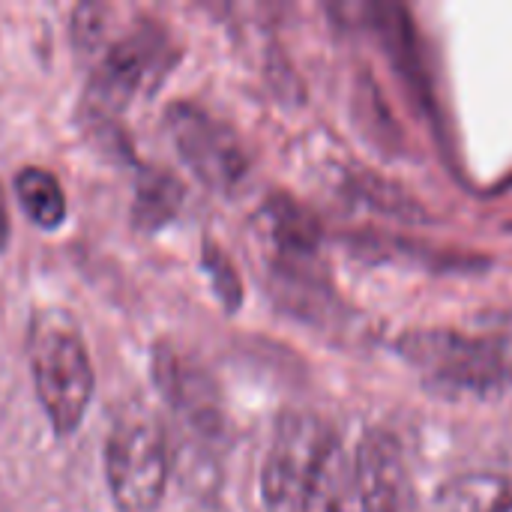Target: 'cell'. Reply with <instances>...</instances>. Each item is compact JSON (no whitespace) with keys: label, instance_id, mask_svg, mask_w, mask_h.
I'll return each instance as SVG.
<instances>
[{"label":"cell","instance_id":"cell-11","mask_svg":"<svg viewBox=\"0 0 512 512\" xmlns=\"http://www.w3.org/2000/svg\"><path fill=\"white\" fill-rule=\"evenodd\" d=\"M15 192L24 213L39 228H57L66 219V192L60 180L39 165H27L15 174Z\"/></svg>","mask_w":512,"mask_h":512},{"label":"cell","instance_id":"cell-6","mask_svg":"<svg viewBox=\"0 0 512 512\" xmlns=\"http://www.w3.org/2000/svg\"><path fill=\"white\" fill-rule=\"evenodd\" d=\"M411 363L444 384L486 387L512 375V345L504 339H471L459 333H411L402 342Z\"/></svg>","mask_w":512,"mask_h":512},{"label":"cell","instance_id":"cell-3","mask_svg":"<svg viewBox=\"0 0 512 512\" xmlns=\"http://www.w3.org/2000/svg\"><path fill=\"white\" fill-rule=\"evenodd\" d=\"M171 474V450L162 423L129 408L108 432L105 444V477L111 498L120 512H156Z\"/></svg>","mask_w":512,"mask_h":512},{"label":"cell","instance_id":"cell-8","mask_svg":"<svg viewBox=\"0 0 512 512\" xmlns=\"http://www.w3.org/2000/svg\"><path fill=\"white\" fill-rule=\"evenodd\" d=\"M360 512H420L402 447L384 429H369L354 456Z\"/></svg>","mask_w":512,"mask_h":512},{"label":"cell","instance_id":"cell-5","mask_svg":"<svg viewBox=\"0 0 512 512\" xmlns=\"http://www.w3.org/2000/svg\"><path fill=\"white\" fill-rule=\"evenodd\" d=\"M165 129L183 156V162L195 171V177L210 189H234L246 174V150L237 132L216 120L195 102H174L165 111Z\"/></svg>","mask_w":512,"mask_h":512},{"label":"cell","instance_id":"cell-4","mask_svg":"<svg viewBox=\"0 0 512 512\" xmlns=\"http://www.w3.org/2000/svg\"><path fill=\"white\" fill-rule=\"evenodd\" d=\"M177 48L171 33L156 21H138L120 39H114L90 78V102L96 117L123 111L141 90H153L171 69Z\"/></svg>","mask_w":512,"mask_h":512},{"label":"cell","instance_id":"cell-1","mask_svg":"<svg viewBox=\"0 0 512 512\" xmlns=\"http://www.w3.org/2000/svg\"><path fill=\"white\" fill-rule=\"evenodd\" d=\"M261 498L267 512H360L354 459L321 417L291 411L270 438Z\"/></svg>","mask_w":512,"mask_h":512},{"label":"cell","instance_id":"cell-9","mask_svg":"<svg viewBox=\"0 0 512 512\" xmlns=\"http://www.w3.org/2000/svg\"><path fill=\"white\" fill-rule=\"evenodd\" d=\"M183 195H186V189L171 171H165L159 165H147L135 183V201H132L135 225L144 231L165 228L180 213Z\"/></svg>","mask_w":512,"mask_h":512},{"label":"cell","instance_id":"cell-13","mask_svg":"<svg viewBox=\"0 0 512 512\" xmlns=\"http://www.w3.org/2000/svg\"><path fill=\"white\" fill-rule=\"evenodd\" d=\"M6 240H9V207H6V195L0 186V252L6 249Z\"/></svg>","mask_w":512,"mask_h":512},{"label":"cell","instance_id":"cell-12","mask_svg":"<svg viewBox=\"0 0 512 512\" xmlns=\"http://www.w3.org/2000/svg\"><path fill=\"white\" fill-rule=\"evenodd\" d=\"M204 270L213 279V291L219 294V300L225 303V309H237L243 303V282L234 270V261L228 258V252L207 240L204 243Z\"/></svg>","mask_w":512,"mask_h":512},{"label":"cell","instance_id":"cell-7","mask_svg":"<svg viewBox=\"0 0 512 512\" xmlns=\"http://www.w3.org/2000/svg\"><path fill=\"white\" fill-rule=\"evenodd\" d=\"M153 378L162 399L174 408L189 432H195L207 444H216L225 435L216 384L198 360L162 342L153 354Z\"/></svg>","mask_w":512,"mask_h":512},{"label":"cell","instance_id":"cell-2","mask_svg":"<svg viewBox=\"0 0 512 512\" xmlns=\"http://www.w3.org/2000/svg\"><path fill=\"white\" fill-rule=\"evenodd\" d=\"M27 354L45 417L57 435H72L93 399V363L78 321L63 309H36Z\"/></svg>","mask_w":512,"mask_h":512},{"label":"cell","instance_id":"cell-10","mask_svg":"<svg viewBox=\"0 0 512 512\" xmlns=\"http://www.w3.org/2000/svg\"><path fill=\"white\" fill-rule=\"evenodd\" d=\"M438 512H512V477L462 474L438 492Z\"/></svg>","mask_w":512,"mask_h":512}]
</instances>
